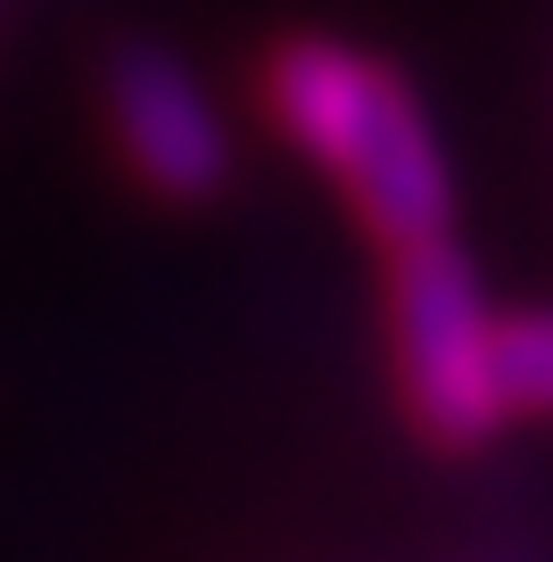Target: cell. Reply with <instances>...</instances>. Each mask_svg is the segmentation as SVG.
Returning a JSON list of instances; mask_svg holds the SVG:
<instances>
[{
  "instance_id": "3957f363",
  "label": "cell",
  "mask_w": 553,
  "mask_h": 562,
  "mask_svg": "<svg viewBox=\"0 0 553 562\" xmlns=\"http://www.w3.org/2000/svg\"><path fill=\"white\" fill-rule=\"evenodd\" d=\"M108 124H116V149L149 191L166 199H207L224 191V166H232V140L215 124L207 91L191 83V67L173 50H116L108 67Z\"/></svg>"
},
{
  "instance_id": "277c9868",
  "label": "cell",
  "mask_w": 553,
  "mask_h": 562,
  "mask_svg": "<svg viewBox=\"0 0 553 562\" xmlns=\"http://www.w3.org/2000/svg\"><path fill=\"white\" fill-rule=\"evenodd\" d=\"M496 389L504 414H553V306L545 315H496Z\"/></svg>"
},
{
  "instance_id": "6da1fadb",
  "label": "cell",
  "mask_w": 553,
  "mask_h": 562,
  "mask_svg": "<svg viewBox=\"0 0 553 562\" xmlns=\"http://www.w3.org/2000/svg\"><path fill=\"white\" fill-rule=\"evenodd\" d=\"M264 108L281 116V133L356 199V215L372 224L381 248L454 232V191L438 133L421 124L414 91L388 67H372L347 42H281L264 67Z\"/></svg>"
},
{
  "instance_id": "7a4b0ae2",
  "label": "cell",
  "mask_w": 553,
  "mask_h": 562,
  "mask_svg": "<svg viewBox=\"0 0 553 562\" xmlns=\"http://www.w3.org/2000/svg\"><path fill=\"white\" fill-rule=\"evenodd\" d=\"M388 331H397L405 414L438 447H487L512 422L496 389V315L454 232L388 248Z\"/></svg>"
}]
</instances>
